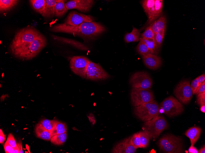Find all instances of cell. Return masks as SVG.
Segmentation results:
<instances>
[{
	"instance_id": "9a60e30c",
	"label": "cell",
	"mask_w": 205,
	"mask_h": 153,
	"mask_svg": "<svg viewBox=\"0 0 205 153\" xmlns=\"http://www.w3.org/2000/svg\"><path fill=\"white\" fill-rule=\"evenodd\" d=\"M130 137L126 138L116 144L113 147L112 153H134L136 150L130 141Z\"/></svg>"
},
{
	"instance_id": "484cf974",
	"label": "cell",
	"mask_w": 205,
	"mask_h": 153,
	"mask_svg": "<svg viewBox=\"0 0 205 153\" xmlns=\"http://www.w3.org/2000/svg\"><path fill=\"white\" fill-rule=\"evenodd\" d=\"M52 36L55 40L64 43H66L73 45L74 46H75L76 47H78L79 49L85 50L87 49V47L84 46L82 44L80 43H78V42L76 43H75V41L74 42V41H72V40L70 39L64 38L60 37L54 35H52Z\"/></svg>"
},
{
	"instance_id": "d6a6232c",
	"label": "cell",
	"mask_w": 205,
	"mask_h": 153,
	"mask_svg": "<svg viewBox=\"0 0 205 153\" xmlns=\"http://www.w3.org/2000/svg\"><path fill=\"white\" fill-rule=\"evenodd\" d=\"M137 50L142 56L149 54H152L146 44L143 42L139 41L137 46Z\"/></svg>"
},
{
	"instance_id": "ac0fdd59",
	"label": "cell",
	"mask_w": 205,
	"mask_h": 153,
	"mask_svg": "<svg viewBox=\"0 0 205 153\" xmlns=\"http://www.w3.org/2000/svg\"><path fill=\"white\" fill-rule=\"evenodd\" d=\"M201 132V129L199 127L193 126L188 129L185 135L188 137L190 140L191 146H194L199 139Z\"/></svg>"
},
{
	"instance_id": "ab89813d",
	"label": "cell",
	"mask_w": 205,
	"mask_h": 153,
	"mask_svg": "<svg viewBox=\"0 0 205 153\" xmlns=\"http://www.w3.org/2000/svg\"><path fill=\"white\" fill-rule=\"evenodd\" d=\"M205 93V81L198 87L195 94L197 95L199 94Z\"/></svg>"
},
{
	"instance_id": "d6986e66",
	"label": "cell",
	"mask_w": 205,
	"mask_h": 153,
	"mask_svg": "<svg viewBox=\"0 0 205 153\" xmlns=\"http://www.w3.org/2000/svg\"><path fill=\"white\" fill-rule=\"evenodd\" d=\"M35 133L37 137L45 140H49L52 137L51 132L46 130L40 122L35 127Z\"/></svg>"
},
{
	"instance_id": "7402d4cb",
	"label": "cell",
	"mask_w": 205,
	"mask_h": 153,
	"mask_svg": "<svg viewBox=\"0 0 205 153\" xmlns=\"http://www.w3.org/2000/svg\"><path fill=\"white\" fill-rule=\"evenodd\" d=\"M140 31L134 27H133L131 32L126 33L124 36L125 41L126 43L137 42L139 41Z\"/></svg>"
},
{
	"instance_id": "3957f363",
	"label": "cell",
	"mask_w": 205,
	"mask_h": 153,
	"mask_svg": "<svg viewBox=\"0 0 205 153\" xmlns=\"http://www.w3.org/2000/svg\"><path fill=\"white\" fill-rule=\"evenodd\" d=\"M46 39L41 34L24 49L13 54L22 60H28L35 57L46 46Z\"/></svg>"
},
{
	"instance_id": "7dc6e473",
	"label": "cell",
	"mask_w": 205,
	"mask_h": 153,
	"mask_svg": "<svg viewBox=\"0 0 205 153\" xmlns=\"http://www.w3.org/2000/svg\"><path fill=\"white\" fill-rule=\"evenodd\" d=\"M20 150L19 149L18 146L14 148L13 153H20Z\"/></svg>"
},
{
	"instance_id": "7c38bea8",
	"label": "cell",
	"mask_w": 205,
	"mask_h": 153,
	"mask_svg": "<svg viewBox=\"0 0 205 153\" xmlns=\"http://www.w3.org/2000/svg\"><path fill=\"white\" fill-rule=\"evenodd\" d=\"M110 75L98 64L90 60L86 72V78L92 80L107 79Z\"/></svg>"
},
{
	"instance_id": "f6af8a7d",
	"label": "cell",
	"mask_w": 205,
	"mask_h": 153,
	"mask_svg": "<svg viewBox=\"0 0 205 153\" xmlns=\"http://www.w3.org/2000/svg\"><path fill=\"white\" fill-rule=\"evenodd\" d=\"M17 146L19 149L20 153H23L24 152L22 149V143L21 141H19L17 144Z\"/></svg>"
},
{
	"instance_id": "1f68e13d",
	"label": "cell",
	"mask_w": 205,
	"mask_h": 153,
	"mask_svg": "<svg viewBox=\"0 0 205 153\" xmlns=\"http://www.w3.org/2000/svg\"><path fill=\"white\" fill-rule=\"evenodd\" d=\"M138 136L140 141L141 148H145L149 145L150 139L147 133L143 130L138 132Z\"/></svg>"
},
{
	"instance_id": "c3c4849f",
	"label": "cell",
	"mask_w": 205,
	"mask_h": 153,
	"mask_svg": "<svg viewBox=\"0 0 205 153\" xmlns=\"http://www.w3.org/2000/svg\"><path fill=\"white\" fill-rule=\"evenodd\" d=\"M200 106V111L204 113H205V105H201Z\"/></svg>"
},
{
	"instance_id": "8fae6325",
	"label": "cell",
	"mask_w": 205,
	"mask_h": 153,
	"mask_svg": "<svg viewBox=\"0 0 205 153\" xmlns=\"http://www.w3.org/2000/svg\"><path fill=\"white\" fill-rule=\"evenodd\" d=\"M90 60L82 56H75L71 59L70 67L75 74L84 78L86 77V72Z\"/></svg>"
},
{
	"instance_id": "30bf717a",
	"label": "cell",
	"mask_w": 205,
	"mask_h": 153,
	"mask_svg": "<svg viewBox=\"0 0 205 153\" xmlns=\"http://www.w3.org/2000/svg\"><path fill=\"white\" fill-rule=\"evenodd\" d=\"M129 83L132 88L150 89L153 81L147 72L140 71L134 73L131 76Z\"/></svg>"
},
{
	"instance_id": "f546056e",
	"label": "cell",
	"mask_w": 205,
	"mask_h": 153,
	"mask_svg": "<svg viewBox=\"0 0 205 153\" xmlns=\"http://www.w3.org/2000/svg\"><path fill=\"white\" fill-rule=\"evenodd\" d=\"M58 120L43 119L40 122L42 126L47 131L51 132L55 127Z\"/></svg>"
},
{
	"instance_id": "ba28073f",
	"label": "cell",
	"mask_w": 205,
	"mask_h": 153,
	"mask_svg": "<svg viewBox=\"0 0 205 153\" xmlns=\"http://www.w3.org/2000/svg\"><path fill=\"white\" fill-rule=\"evenodd\" d=\"M160 108L164 113L170 117L178 115L184 110L183 106L179 100L171 96L165 99L160 104Z\"/></svg>"
},
{
	"instance_id": "f35d334b",
	"label": "cell",
	"mask_w": 205,
	"mask_h": 153,
	"mask_svg": "<svg viewBox=\"0 0 205 153\" xmlns=\"http://www.w3.org/2000/svg\"><path fill=\"white\" fill-rule=\"evenodd\" d=\"M190 87L193 94H194L198 88V78L193 80L190 84Z\"/></svg>"
},
{
	"instance_id": "8d00e7d4",
	"label": "cell",
	"mask_w": 205,
	"mask_h": 153,
	"mask_svg": "<svg viewBox=\"0 0 205 153\" xmlns=\"http://www.w3.org/2000/svg\"><path fill=\"white\" fill-rule=\"evenodd\" d=\"M196 99L197 103L200 106L205 105V93L197 95Z\"/></svg>"
},
{
	"instance_id": "5bb4252c",
	"label": "cell",
	"mask_w": 205,
	"mask_h": 153,
	"mask_svg": "<svg viewBox=\"0 0 205 153\" xmlns=\"http://www.w3.org/2000/svg\"><path fill=\"white\" fill-rule=\"evenodd\" d=\"M94 2L92 0H73L65 3L67 9H76L83 12H87L90 10Z\"/></svg>"
},
{
	"instance_id": "7bdbcfd3",
	"label": "cell",
	"mask_w": 205,
	"mask_h": 153,
	"mask_svg": "<svg viewBox=\"0 0 205 153\" xmlns=\"http://www.w3.org/2000/svg\"><path fill=\"white\" fill-rule=\"evenodd\" d=\"M0 130V143L2 144L6 140V136L3 133L2 130L1 129Z\"/></svg>"
},
{
	"instance_id": "74e56055",
	"label": "cell",
	"mask_w": 205,
	"mask_h": 153,
	"mask_svg": "<svg viewBox=\"0 0 205 153\" xmlns=\"http://www.w3.org/2000/svg\"><path fill=\"white\" fill-rule=\"evenodd\" d=\"M12 147L14 148L17 146L13 135L10 133L7 137L6 141Z\"/></svg>"
},
{
	"instance_id": "f1b7e54d",
	"label": "cell",
	"mask_w": 205,
	"mask_h": 153,
	"mask_svg": "<svg viewBox=\"0 0 205 153\" xmlns=\"http://www.w3.org/2000/svg\"><path fill=\"white\" fill-rule=\"evenodd\" d=\"M139 41L143 42L146 44L153 54L157 55L158 50L157 48L154 38H140Z\"/></svg>"
},
{
	"instance_id": "8992f818",
	"label": "cell",
	"mask_w": 205,
	"mask_h": 153,
	"mask_svg": "<svg viewBox=\"0 0 205 153\" xmlns=\"http://www.w3.org/2000/svg\"><path fill=\"white\" fill-rule=\"evenodd\" d=\"M158 144L160 149L165 153L183 152L181 139L172 135L163 136L158 140Z\"/></svg>"
},
{
	"instance_id": "4fadbf2b",
	"label": "cell",
	"mask_w": 205,
	"mask_h": 153,
	"mask_svg": "<svg viewBox=\"0 0 205 153\" xmlns=\"http://www.w3.org/2000/svg\"><path fill=\"white\" fill-rule=\"evenodd\" d=\"M94 20L93 17L91 16L72 11L68 15L64 23L68 25L76 26L84 23L92 22Z\"/></svg>"
},
{
	"instance_id": "cb8c5ba5",
	"label": "cell",
	"mask_w": 205,
	"mask_h": 153,
	"mask_svg": "<svg viewBox=\"0 0 205 153\" xmlns=\"http://www.w3.org/2000/svg\"><path fill=\"white\" fill-rule=\"evenodd\" d=\"M163 7V0H155L154 12L153 17L151 21V24L161 16Z\"/></svg>"
},
{
	"instance_id": "83f0119b",
	"label": "cell",
	"mask_w": 205,
	"mask_h": 153,
	"mask_svg": "<svg viewBox=\"0 0 205 153\" xmlns=\"http://www.w3.org/2000/svg\"><path fill=\"white\" fill-rule=\"evenodd\" d=\"M67 136V132L56 134L53 135L50 140L51 143L54 145H62L66 141Z\"/></svg>"
},
{
	"instance_id": "277c9868",
	"label": "cell",
	"mask_w": 205,
	"mask_h": 153,
	"mask_svg": "<svg viewBox=\"0 0 205 153\" xmlns=\"http://www.w3.org/2000/svg\"><path fill=\"white\" fill-rule=\"evenodd\" d=\"M168 126V122L164 117L158 115L151 120L145 122L142 129L148 134L150 139L154 140Z\"/></svg>"
},
{
	"instance_id": "d4e9b609",
	"label": "cell",
	"mask_w": 205,
	"mask_h": 153,
	"mask_svg": "<svg viewBox=\"0 0 205 153\" xmlns=\"http://www.w3.org/2000/svg\"><path fill=\"white\" fill-rule=\"evenodd\" d=\"M32 6L37 12L41 15L43 13L45 7L44 0H31L29 1Z\"/></svg>"
},
{
	"instance_id": "e0dca14e",
	"label": "cell",
	"mask_w": 205,
	"mask_h": 153,
	"mask_svg": "<svg viewBox=\"0 0 205 153\" xmlns=\"http://www.w3.org/2000/svg\"><path fill=\"white\" fill-rule=\"evenodd\" d=\"M155 0H144L141 1V4L144 11L148 17L149 24H151L154 12Z\"/></svg>"
},
{
	"instance_id": "2e32d148",
	"label": "cell",
	"mask_w": 205,
	"mask_h": 153,
	"mask_svg": "<svg viewBox=\"0 0 205 153\" xmlns=\"http://www.w3.org/2000/svg\"><path fill=\"white\" fill-rule=\"evenodd\" d=\"M142 58L146 66L152 70L157 69L162 64L161 58L157 55L149 54L142 56Z\"/></svg>"
},
{
	"instance_id": "9c48e42d",
	"label": "cell",
	"mask_w": 205,
	"mask_h": 153,
	"mask_svg": "<svg viewBox=\"0 0 205 153\" xmlns=\"http://www.w3.org/2000/svg\"><path fill=\"white\" fill-rule=\"evenodd\" d=\"M174 94L179 101L186 104L189 103L192 97L190 81H181L177 85L174 91Z\"/></svg>"
},
{
	"instance_id": "603a6c76",
	"label": "cell",
	"mask_w": 205,
	"mask_h": 153,
	"mask_svg": "<svg viewBox=\"0 0 205 153\" xmlns=\"http://www.w3.org/2000/svg\"><path fill=\"white\" fill-rule=\"evenodd\" d=\"M18 0H0V10L1 12H3L10 10L16 5Z\"/></svg>"
},
{
	"instance_id": "6da1fadb",
	"label": "cell",
	"mask_w": 205,
	"mask_h": 153,
	"mask_svg": "<svg viewBox=\"0 0 205 153\" xmlns=\"http://www.w3.org/2000/svg\"><path fill=\"white\" fill-rule=\"evenodd\" d=\"M54 32L69 33L87 38H93L106 30L101 24L92 21L82 23L76 26H71L64 23L56 25L51 28Z\"/></svg>"
},
{
	"instance_id": "d590c367",
	"label": "cell",
	"mask_w": 205,
	"mask_h": 153,
	"mask_svg": "<svg viewBox=\"0 0 205 153\" xmlns=\"http://www.w3.org/2000/svg\"><path fill=\"white\" fill-rule=\"evenodd\" d=\"M140 38H154V33L152 30L150 25L148 26L145 31L141 34Z\"/></svg>"
},
{
	"instance_id": "52a82bcc",
	"label": "cell",
	"mask_w": 205,
	"mask_h": 153,
	"mask_svg": "<svg viewBox=\"0 0 205 153\" xmlns=\"http://www.w3.org/2000/svg\"><path fill=\"white\" fill-rule=\"evenodd\" d=\"M131 103L136 107L152 101L154 99V94L150 89L132 88L130 92Z\"/></svg>"
},
{
	"instance_id": "7a4b0ae2",
	"label": "cell",
	"mask_w": 205,
	"mask_h": 153,
	"mask_svg": "<svg viewBox=\"0 0 205 153\" xmlns=\"http://www.w3.org/2000/svg\"><path fill=\"white\" fill-rule=\"evenodd\" d=\"M41 33L35 28L28 27L21 29L16 34L10 46V50L13 55L31 43Z\"/></svg>"
},
{
	"instance_id": "b9f144b4",
	"label": "cell",
	"mask_w": 205,
	"mask_h": 153,
	"mask_svg": "<svg viewBox=\"0 0 205 153\" xmlns=\"http://www.w3.org/2000/svg\"><path fill=\"white\" fill-rule=\"evenodd\" d=\"M198 87L202 83L205 81V75H202L198 76Z\"/></svg>"
},
{
	"instance_id": "5b68a950",
	"label": "cell",
	"mask_w": 205,
	"mask_h": 153,
	"mask_svg": "<svg viewBox=\"0 0 205 153\" xmlns=\"http://www.w3.org/2000/svg\"><path fill=\"white\" fill-rule=\"evenodd\" d=\"M160 107L157 102L153 100L135 107L134 114L139 119L145 122L149 121L159 115Z\"/></svg>"
},
{
	"instance_id": "836d02e7",
	"label": "cell",
	"mask_w": 205,
	"mask_h": 153,
	"mask_svg": "<svg viewBox=\"0 0 205 153\" xmlns=\"http://www.w3.org/2000/svg\"><path fill=\"white\" fill-rule=\"evenodd\" d=\"M166 30H162L154 33V38L157 49L159 50L163 41Z\"/></svg>"
},
{
	"instance_id": "60d3db41",
	"label": "cell",
	"mask_w": 205,
	"mask_h": 153,
	"mask_svg": "<svg viewBox=\"0 0 205 153\" xmlns=\"http://www.w3.org/2000/svg\"><path fill=\"white\" fill-rule=\"evenodd\" d=\"M5 152L6 153H13L14 148L12 147L6 141L4 145Z\"/></svg>"
},
{
	"instance_id": "bcb514c9",
	"label": "cell",
	"mask_w": 205,
	"mask_h": 153,
	"mask_svg": "<svg viewBox=\"0 0 205 153\" xmlns=\"http://www.w3.org/2000/svg\"><path fill=\"white\" fill-rule=\"evenodd\" d=\"M205 153V146L204 145L203 147L201 148L198 151V153Z\"/></svg>"
},
{
	"instance_id": "4316f807",
	"label": "cell",
	"mask_w": 205,
	"mask_h": 153,
	"mask_svg": "<svg viewBox=\"0 0 205 153\" xmlns=\"http://www.w3.org/2000/svg\"><path fill=\"white\" fill-rule=\"evenodd\" d=\"M65 0H58L55 6V15L60 17L63 15L68 10L65 6Z\"/></svg>"
},
{
	"instance_id": "e575fe53",
	"label": "cell",
	"mask_w": 205,
	"mask_h": 153,
	"mask_svg": "<svg viewBox=\"0 0 205 153\" xmlns=\"http://www.w3.org/2000/svg\"><path fill=\"white\" fill-rule=\"evenodd\" d=\"M130 141L132 144L136 149L141 148L138 132L134 134L130 137Z\"/></svg>"
},
{
	"instance_id": "4dcf8cb0",
	"label": "cell",
	"mask_w": 205,
	"mask_h": 153,
	"mask_svg": "<svg viewBox=\"0 0 205 153\" xmlns=\"http://www.w3.org/2000/svg\"><path fill=\"white\" fill-rule=\"evenodd\" d=\"M67 127L66 124L61 122L58 121L55 127L51 133L53 136L56 134L67 132Z\"/></svg>"
},
{
	"instance_id": "44dd1931",
	"label": "cell",
	"mask_w": 205,
	"mask_h": 153,
	"mask_svg": "<svg viewBox=\"0 0 205 153\" xmlns=\"http://www.w3.org/2000/svg\"><path fill=\"white\" fill-rule=\"evenodd\" d=\"M58 0H46L44 10L41 15L43 17L49 18L55 15V6Z\"/></svg>"
},
{
	"instance_id": "ffe728a7",
	"label": "cell",
	"mask_w": 205,
	"mask_h": 153,
	"mask_svg": "<svg viewBox=\"0 0 205 153\" xmlns=\"http://www.w3.org/2000/svg\"><path fill=\"white\" fill-rule=\"evenodd\" d=\"M150 25L154 33H157L162 30H166V20L165 16L164 15H161Z\"/></svg>"
},
{
	"instance_id": "ee69618b",
	"label": "cell",
	"mask_w": 205,
	"mask_h": 153,
	"mask_svg": "<svg viewBox=\"0 0 205 153\" xmlns=\"http://www.w3.org/2000/svg\"><path fill=\"white\" fill-rule=\"evenodd\" d=\"M189 153H198V151L196 148L193 146H191L188 149Z\"/></svg>"
}]
</instances>
